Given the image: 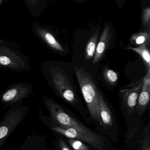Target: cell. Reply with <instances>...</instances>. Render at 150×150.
Returning <instances> with one entry per match:
<instances>
[{"label":"cell","instance_id":"cell-1","mask_svg":"<svg viewBox=\"0 0 150 150\" xmlns=\"http://www.w3.org/2000/svg\"><path fill=\"white\" fill-rule=\"evenodd\" d=\"M75 73L82 94L86 102L91 117L95 122L98 129L101 124L99 92L90 75L84 69L75 67Z\"/></svg>","mask_w":150,"mask_h":150},{"label":"cell","instance_id":"cell-2","mask_svg":"<svg viewBox=\"0 0 150 150\" xmlns=\"http://www.w3.org/2000/svg\"><path fill=\"white\" fill-rule=\"evenodd\" d=\"M98 99L101 120V124L98 129L99 133L107 137L114 143H117L119 140V131L113 114L100 92Z\"/></svg>","mask_w":150,"mask_h":150},{"label":"cell","instance_id":"cell-3","mask_svg":"<svg viewBox=\"0 0 150 150\" xmlns=\"http://www.w3.org/2000/svg\"><path fill=\"white\" fill-rule=\"evenodd\" d=\"M54 81L60 95L69 104L78 110L77 95L73 89L68 76L62 70H58L54 74Z\"/></svg>","mask_w":150,"mask_h":150},{"label":"cell","instance_id":"cell-4","mask_svg":"<svg viewBox=\"0 0 150 150\" xmlns=\"http://www.w3.org/2000/svg\"><path fill=\"white\" fill-rule=\"evenodd\" d=\"M22 119V116H9L0 122V149Z\"/></svg>","mask_w":150,"mask_h":150},{"label":"cell","instance_id":"cell-5","mask_svg":"<svg viewBox=\"0 0 150 150\" xmlns=\"http://www.w3.org/2000/svg\"><path fill=\"white\" fill-rule=\"evenodd\" d=\"M111 33L109 26L105 27L99 41L98 42L92 64L97 63L102 58L110 44Z\"/></svg>","mask_w":150,"mask_h":150},{"label":"cell","instance_id":"cell-6","mask_svg":"<svg viewBox=\"0 0 150 150\" xmlns=\"http://www.w3.org/2000/svg\"><path fill=\"white\" fill-rule=\"evenodd\" d=\"M137 150H150V122L144 125L136 146Z\"/></svg>","mask_w":150,"mask_h":150},{"label":"cell","instance_id":"cell-7","mask_svg":"<svg viewBox=\"0 0 150 150\" xmlns=\"http://www.w3.org/2000/svg\"><path fill=\"white\" fill-rule=\"evenodd\" d=\"M99 35V31L97 30L86 44L85 54V60L91 59L94 57L97 45Z\"/></svg>","mask_w":150,"mask_h":150},{"label":"cell","instance_id":"cell-8","mask_svg":"<svg viewBox=\"0 0 150 150\" xmlns=\"http://www.w3.org/2000/svg\"><path fill=\"white\" fill-rule=\"evenodd\" d=\"M128 49L137 53L144 62L148 71L150 70V52L147 48V45H141L136 47H129Z\"/></svg>","mask_w":150,"mask_h":150},{"label":"cell","instance_id":"cell-9","mask_svg":"<svg viewBox=\"0 0 150 150\" xmlns=\"http://www.w3.org/2000/svg\"><path fill=\"white\" fill-rule=\"evenodd\" d=\"M62 137L72 150H92L89 145L80 140L63 137Z\"/></svg>","mask_w":150,"mask_h":150},{"label":"cell","instance_id":"cell-10","mask_svg":"<svg viewBox=\"0 0 150 150\" xmlns=\"http://www.w3.org/2000/svg\"><path fill=\"white\" fill-rule=\"evenodd\" d=\"M130 42L135 45H147L150 43V34L149 33L141 32L134 34L131 37Z\"/></svg>","mask_w":150,"mask_h":150},{"label":"cell","instance_id":"cell-11","mask_svg":"<svg viewBox=\"0 0 150 150\" xmlns=\"http://www.w3.org/2000/svg\"><path fill=\"white\" fill-rule=\"evenodd\" d=\"M105 79L107 83L112 85L115 84L118 80V74L112 69H106L104 71Z\"/></svg>","mask_w":150,"mask_h":150},{"label":"cell","instance_id":"cell-12","mask_svg":"<svg viewBox=\"0 0 150 150\" xmlns=\"http://www.w3.org/2000/svg\"><path fill=\"white\" fill-rule=\"evenodd\" d=\"M54 134L55 137V150H72L61 136L56 133H54Z\"/></svg>","mask_w":150,"mask_h":150},{"label":"cell","instance_id":"cell-13","mask_svg":"<svg viewBox=\"0 0 150 150\" xmlns=\"http://www.w3.org/2000/svg\"><path fill=\"white\" fill-rule=\"evenodd\" d=\"M45 38L47 42L55 50L61 52L64 51L63 47L60 45V43L56 40L52 34L49 33H46L45 35Z\"/></svg>","mask_w":150,"mask_h":150},{"label":"cell","instance_id":"cell-14","mask_svg":"<svg viewBox=\"0 0 150 150\" xmlns=\"http://www.w3.org/2000/svg\"><path fill=\"white\" fill-rule=\"evenodd\" d=\"M17 91L16 89H12L8 91L3 97V100L6 101H9L14 99L16 95Z\"/></svg>","mask_w":150,"mask_h":150},{"label":"cell","instance_id":"cell-15","mask_svg":"<svg viewBox=\"0 0 150 150\" xmlns=\"http://www.w3.org/2000/svg\"><path fill=\"white\" fill-rule=\"evenodd\" d=\"M11 63V60L9 57L5 56L0 57V64L4 66H7L9 65Z\"/></svg>","mask_w":150,"mask_h":150},{"label":"cell","instance_id":"cell-16","mask_svg":"<svg viewBox=\"0 0 150 150\" xmlns=\"http://www.w3.org/2000/svg\"></svg>","mask_w":150,"mask_h":150}]
</instances>
